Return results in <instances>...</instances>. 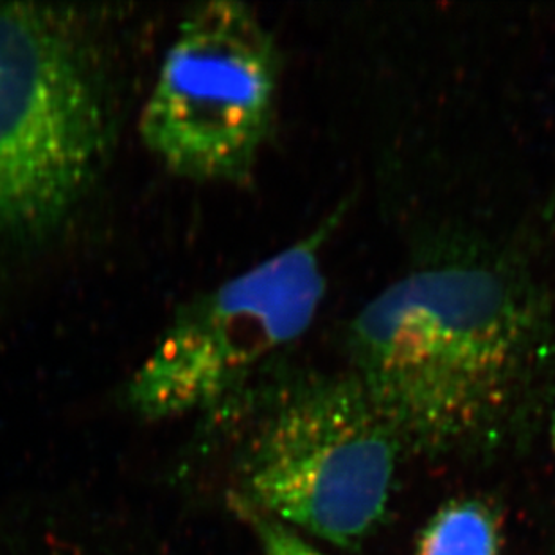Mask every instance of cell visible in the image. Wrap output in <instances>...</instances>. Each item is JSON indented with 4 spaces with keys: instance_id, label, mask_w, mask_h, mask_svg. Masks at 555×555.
<instances>
[{
    "instance_id": "1",
    "label": "cell",
    "mask_w": 555,
    "mask_h": 555,
    "mask_svg": "<svg viewBox=\"0 0 555 555\" xmlns=\"http://www.w3.org/2000/svg\"><path fill=\"white\" fill-rule=\"evenodd\" d=\"M349 374L401 442L444 446L502 420L555 349L551 300L508 248L440 243L347 325Z\"/></svg>"
},
{
    "instance_id": "2",
    "label": "cell",
    "mask_w": 555,
    "mask_h": 555,
    "mask_svg": "<svg viewBox=\"0 0 555 555\" xmlns=\"http://www.w3.org/2000/svg\"><path fill=\"white\" fill-rule=\"evenodd\" d=\"M111 87L73 15L0 2V243L53 232L112 144Z\"/></svg>"
},
{
    "instance_id": "3",
    "label": "cell",
    "mask_w": 555,
    "mask_h": 555,
    "mask_svg": "<svg viewBox=\"0 0 555 555\" xmlns=\"http://www.w3.org/2000/svg\"><path fill=\"white\" fill-rule=\"evenodd\" d=\"M261 401L245 466L257 516L360 545L390 502L399 435L349 372H297L268 385Z\"/></svg>"
},
{
    "instance_id": "4",
    "label": "cell",
    "mask_w": 555,
    "mask_h": 555,
    "mask_svg": "<svg viewBox=\"0 0 555 555\" xmlns=\"http://www.w3.org/2000/svg\"><path fill=\"white\" fill-rule=\"evenodd\" d=\"M344 207L306 236L189 300L126 385L139 417L216 410L302 340L327 294L325 250Z\"/></svg>"
},
{
    "instance_id": "5",
    "label": "cell",
    "mask_w": 555,
    "mask_h": 555,
    "mask_svg": "<svg viewBox=\"0 0 555 555\" xmlns=\"http://www.w3.org/2000/svg\"><path fill=\"white\" fill-rule=\"evenodd\" d=\"M281 78L278 43L250 5H194L142 106V144L179 179L248 184L278 121Z\"/></svg>"
},
{
    "instance_id": "6",
    "label": "cell",
    "mask_w": 555,
    "mask_h": 555,
    "mask_svg": "<svg viewBox=\"0 0 555 555\" xmlns=\"http://www.w3.org/2000/svg\"><path fill=\"white\" fill-rule=\"evenodd\" d=\"M414 555H500V529L483 503L453 502L423 530Z\"/></svg>"
},
{
    "instance_id": "7",
    "label": "cell",
    "mask_w": 555,
    "mask_h": 555,
    "mask_svg": "<svg viewBox=\"0 0 555 555\" xmlns=\"http://www.w3.org/2000/svg\"><path fill=\"white\" fill-rule=\"evenodd\" d=\"M257 534L261 540L262 554L264 555H325L319 548L309 545L308 541L299 535V532L284 527L270 518H262L254 514Z\"/></svg>"
}]
</instances>
